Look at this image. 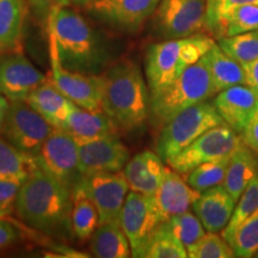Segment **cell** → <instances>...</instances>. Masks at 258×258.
<instances>
[{
	"instance_id": "obj_1",
	"label": "cell",
	"mask_w": 258,
	"mask_h": 258,
	"mask_svg": "<svg viewBox=\"0 0 258 258\" xmlns=\"http://www.w3.org/2000/svg\"><path fill=\"white\" fill-rule=\"evenodd\" d=\"M15 209L24 224L41 233L59 238L73 234L72 191L37 164L19 186Z\"/></svg>"
},
{
	"instance_id": "obj_2",
	"label": "cell",
	"mask_w": 258,
	"mask_h": 258,
	"mask_svg": "<svg viewBox=\"0 0 258 258\" xmlns=\"http://www.w3.org/2000/svg\"><path fill=\"white\" fill-rule=\"evenodd\" d=\"M49 42L63 69L84 74H101L108 54L89 22L69 6H60L48 18Z\"/></svg>"
},
{
	"instance_id": "obj_3",
	"label": "cell",
	"mask_w": 258,
	"mask_h": 258,
	"mask_svg": "<svg viewBox=\"0 0 258 258\" xmlns=\"http://www.w3.org/2000/svg\"><path fill=\"white\" fill-rule=\"evenodd\" d=\"M102 110L117 129L132 132L150 117V90L140 67L131 61L116 63L99 74Z\"/></svg>"
},
{
	"instance_id": "obj_4",
	"label": "cell",
	"mask_w": 258,
	"mask_h": 258,
	"mask_svg": "<svg viewBox=\"0 0 258 258\" xmlns=\"http://www.w3.org/2000/svg\"><path fill=\"white\" fill-rule=\"evenodd\" d=\"M214 44V37L200 32L148 47L145 56V77L150 95L170 85L189 66L201 60Z\"/></svg>"
},
{
	"instance_id": "obj_5",
	"label": "cell",
	"mask_w": 258,
	"mask_h": 258,
	"mask_svg": "<svg viewBox=\"0 0 258 258\" xmlns=\"http://www.w3.org/2000/svg\"><path fill=\"white\" fill-rule=\"evenodd\" d=\"M208 67L203 57L191 64L170 85L150 95V121L161 128L190 106L207 102L215 95Z\"/></svg>"
},
{
	"instance_id": "obj_6",
	"label": "cell",
	"mask_w": 258,
	"mask_h": 258,
	"mask_svg": "<svg viewBox=\"0 0 258 258\" xmlns=\"http://www.w3.org/2000/svg\"><path fill=\"white\" fill-rule=\"evenodd\" d=\"M226 124L213 103L203 102L180 111L161 127L157 153L164 163L172 159L213 127Z\"/></svg>"
},
{
	"instance_id": "obj_7",
	"label": "cell",
	"mask_w": 258,
	"mask_h": 258,
	"mask_svg": "<svg viewBox=\"0 0 258 258\" xmlns=\"http://www.w3.org/2000/svg\"><path fill=\"white\" fill-rule=\"evenodd\" d=\"M35 161L71 191L82 184L84 176L79 167V145L63 129L51 131Z\"/></svg>"
},
{
	"instance_id": "obj_8",
	"label": "cell",
	"mask_w": 258,
	"mask_h": 258,
	"mask_svg": "<svg viewBox=\"0 0 258 258\" xmlns=\"http://www.w3.org/2000/svg\"><path fill=\"white\" fill-rule=\"evenodd\" d=\"M206 0H161L153 28L163 40L189 37L206 30Z\"/></svg>"
},
{
	"instance_id": "obj_9",
	"label": "cell",
	"mask_w": 258,
	"mask_h": 258,
	"mask_svg": "<svg viewBox=\"0 0 258 258\" xmlns=\"http://www.w3.org/2000/svg\"><path fill=\"white\" fill-rule=\"evenodd\" d=\"M53 129L27 101H10L8 115L0 132L10 144L35 158Z\"/></svg>"
},
{
	"instance_id": "obj_10",
	"label": "cell",
	"mask_w": 258,
	"mask_h": 258,
	"mask_svg": "<svg viewBox=\"0 0 258 258\" xmlns=\"http://www.w3.org/2000/svg\"><path fill=\"white\" fill-rule=\"evenodd\" d=\"M164 222L154 196L132 191L125 198L121 212L120 225L127 235L132 257L144 258L153 232Z\"/></svg>"
},
{
	"instance_id": "obj_11",
	"label": "cell",
	"mask_w": 258,
	"mask_h": 258,
	"mask_svg": "<svg viewBox=\"0 0 258 258\" xmlns=\"http://www.w3.org/2000/svg\"><path fill=\"white\" fill-rule=\"evenodd\" d=\"M241 141L227 124L217 125L203 133L166 164L180 175H188L203 163L231 156Z\"/></svg>"
},
{
	"instance_id": "obj_12",
	"label": "cell",
	"mask_w": 258,
	"mask_h": 258,
	"mask_svg": "<svg viewBox=\"0 0 258 258\" xmlns=\"http://www.w3.org/2000/svg\"><path fill=\"white\" fill-rule=\"evenodd\" d=\"M49 55L51 83L56 89L80 108L92 111L102 110L99 74H84L63 69L57 57L55 47L50 42Z\"/></svg>"
},
{
	"instance_id": "obj_13",
	"label": "cell",
	"mask_w": 258,
	"mask_h": 258,
	"mask_svg": "<svg viewBox=\"0 0 258 258\" xmlns=\"http://www.w3.org/2000/svg\"><path fill=\"white\" fill-rule=\"evenodd\" d=\"M82 185L96 205L99 224H120L121 212L129 190L123 171L84 177Z\"/></svg>"
},
{
	"instance_id": "obj_14",
	"label": "cell",
	"mask_w": 258,
	"mask_h": 258,
	"mask_svg": "<svg viewBox=\"0 0 258 258\" xmlns=\"http://www.w3.org/2000/svg\"><path fill=\"white\" fill-rule=\"evenodd\" d=\"M161 0H97L86 6L89 14L109 27L135 32L159 5Z\"/></svg>"
},
{
	"instance_id": "obj_15",
	"label": "cell",
	"mask_w": 258,
	"mask_h": 258,
	"mask_svg": "<svg viewBox=\"0 0 258 258\" xmlns=\"http://www.w3.org/2000/svg\"><path fill=\"white\" fill-rule=\"evenodd\" d=\"M131 154L116 134L79 145V167L84 177L123 171Z\"/></svg>"
},
{
	"instance_id": "obj_16",
	"label": "cell",
	"mask_w": 258,
	"mask_h": 258,
	"mask_svg": "<svg viewBox=\"0 0 258 258\" xmlns=\"http://www.w3.org/2000/svg\"><path fill=\"white\" fill-rule=\"evenodd\" d=\"M47 82L27 57L15 53L0 60V95L9 101H27L29 95Z\"/></svg>"
},
{
	"instance_id": "obj_17",
	"label": "cell",
	"mask_w": 258,
	"mask_h": 258,
	"mask_svg": "<svg viewBox=\"0 0 258 258\" xmlns=\"http://www.w3.org/2000/svg\"><path fill=\"white\" fill-rule=\"evenodd\" d=\"M201 192L191 188L180 177V173L167 165L159 188L154 194V200L164 221L175 215L188 212Z\"/></svg>"
},
{
	"instance_id": "obj_18",
	"label": "cell",
	"mask_w": 258,
	"mask_h": 258,
	"mask_svg": "<svg viewBox=\"0 0 258 258\" xmlns=\"http://www.w3.org/2000/svg\"><path fill=\"white\" fill-rule=\"evenodd\" d=\"M213 104L225 123L241 134L256 111L258 98L246 85H235L219 92Z\"/></svg>"
},
{
	"instance_id": "obj_19",
	"label": "cell",
	"mask_w": 258,
	"mask_h": 258,
	"mask_svg": "<svg viewBox=\"0 0 258 258\" xmlns=\"http://www.w3.org/2000/svg\"><path fill=\"white\" fill-rule=\"evenodd\" d=\"M235 207V200L222 185L201 192L200 198L194 202L192 209L201 220L207 232L222 231L231 220Z\"/></svg>"
},
{
	"instance_id": "obj_20",
	"label": "cell",
	"mask_w": 258,
	"mask_h": 258,
	"mask_svg": "<svg viewBox=\"0 0 258 258\" xmlns=\"http://www.w3.org/2000/svg\"><path fill=\"white\" fill-rule=\"evenodd\" d=\"M165 170L166 166L159 154L144 151L128 160L123 173L132 191L153 196L163 180Z\"/></svg>"
},
{
	"instance_id": "obj_21",
	"label": "cell",
	"mask_w": 258,
	"mask_h": 258,
	"mask_svg": "<svg viewBox=\"0 0 258 258\" xmlns=\"http://www.w3.org/2000/svg\"><path fill=\"white\" fill-rule=\"evenodd\" d=\"M78 145L116 134L117 127L103 110L92 111L74 104L63 127Z\"/></svg>"
},
{
	"instance_id": "obj_22",
	"label": "cell",
	"mask_w": 258,
	"mask_h": 258,
	"mask_svg": "<svg viewBox=\"0 0 258 258\" xmlns=\"http://www.w3.org/2000/svg\"><path fill=\"white\" fill-rule=\"evenodd\" d=\"M27 103L37 111L53 128L61 129L69 117L74 103L71 102L53 83L46 82L35 89Z\"/></svg>"
},
{
	"instance_id": "obj_23",
	"label": "cell",
	"mask_w": 258,
	"mask_h": 258,
	"mask_svg": "<svg viewBox=\"0 0 258 258\" xmlns=\"http://www.w3.org/2000/svg\"><path fill=\"white\" fill-rule=\"evenodd\" d=\"M258 176V157L254 151L247 146L244 141L237 150L231 154L230 164L222 186L238 200L252 180Z\"/></svg>"
},
{
	"instance_id": "obj_24",
	"label": "cell",
	"mask_w": 258,
	"mask_h": 258,
	"mask_svg": "<svg viewBox=\"0 0 258 258\" xmlns=\"http://www.w3.org/2000/svg\"><path fill=\"white\" fill-rule=\"evenodd\" d=\"M203 60L207 64L213 86L217 93L235 85H245V76L241 64L228 56L218 43L209 49L203 56Z\"/></svg>"
},
{
	"instance_id": "obj_25",
	"label": "cell",
	"mask_w": 258,
	"mask_h": 258,
	"mask_svg": "<svg viewBox=\"0 0 258 258\" xmlns=\"http://www.w3.org/2000/svg\"><path fill=\"white\" fill-rule=\"evenodd\" d=\"M25 12V0H0V50L18 53Z\"/></svg>"
},
{
	"instance_id": "obj_26",
	"label": "cell",
	"mask_w": 258,
	"mask_h": 258,
	"mask_svg": "<svg viewBox=\"0 0 258 258\" xmlns=\"http://www.w3.org/2000/svg\"><path fill=\"white\" fill-rule=\"evenodd\" d=\"M90 250L97 258H128L132 256L129 240L120 224L103 222L93 232Z\"/></svg>"
},
{
	"instance_id": "obj_27",
	"label": "cell",
	"mask_w": 258,
	"mask_h": 258,
	"mask_svg": "<svg viewBox=\"0 0 258 258\" xmlns=\"http://www.w3.org/2000/svg\"><path fill=\"white\" fill-rule=\"evenodd\" d=\"M71 224L74 237L80 241L91 239L93 232L99 225V214L96 205L82 184L72 191Z\"/></svg>"
},
{
	"instance_id": "obj_28",
	"label": "cell",
	"mask_w": 258,
	"mask_h": 258,
	"mask_svg": "<svg viewBox=\"0 0 258 258\" xmlns=\"http://www.w3.org/2000/svg\"><path fill=\"white\" fill-rule=\"evenodd\" d=\"M35 166V158L0 138V180L22 184Z\"/></svg>"
},
{
	"instance_id": "obj_29",
	"label": "cell",
	"mask_w": 258,
	"mask_h": 258,
	"mask_svg": "<svg viewBox=\"0 0 258 258\" xmlns=\"http://www.w3.org/2000/svg\"><path fill=\"white\" fill-rule=\"evenodd\" d=\"M188 252L167 221L161 222L154 230L145 251L144 258H186Z\"/></svg>"
},
{
	"instance_id": "obj_30",
	"label": "cell",
	"mask_w": 258,
	"mask_h": 258,
	"mask_svg": "<svg viewBox=\"0 0 258 258\" xmlns=\"http://www.w3.org/2000/svg\"><path fill=\"white\" fill-rule=\"evenodd\" d=\"M230 158L231 156H228L201 164L190 171L185 178L186 182L191 188L200 192L206 191L213 186L221 185L227 172Z\"/></svg>"
},
{
	"instance_id": "obj_31",
	"label": "cell",
	"mask_w": 258,
	"mask_h": 258,
	"mask_svg": "<svg viewBox=\"0 0 258 258\" xmlns=\"http://www.w3.org/2000/svg\"><path fill=\"white\" fill-rule=\"evenodd\" d=\"M218 44L237 62L249 63L258 57V30L221 37L218 40Z\"/></svg>"
},
{
	"instance_id": "obj_32",
	"label": "cell",
	"mask_w": 258,
	"mask_h": 258,
	"mask_svg": "<svg viewBox=\"0 0 258 258\" xmlns=\"http://www.w3.org/2000/svg\"><path fill=\"white\" fill-rule=\"evenodd\" d=\"M230 245L235 257L250 258L258 253V209L238 226Z\"/></svg>"
},
{
	"instance_id": "obj_33",
	"label": "cell",
	"mask_w": 258,
	"mask_h": 258,
	"mask_svg": "<svg viewBox=\"0 0 258 258\" xmlns=\"http://www.w3.org/2000/svg\"><path fill=\"white\" fill-rule=\"evenodd\" d=\"M258 209V176L252 182L247 185L241 196L238 200V205L234 207L233 214L227 226L222 230V238L231 244L232 238L237 231L238 226L243 222L245 219L249 218L253 212Z\"/></svg>"
},
{
	"instance_id": "obj_34",
	"label": "cell",
	"mask_w": 258,
	"mask_h": 258,
	"mask_svg": "<svg viewBox=\"0 0 258 258\" xmlns=\"http://www.w3.org/2000/svg\"><path fill=\"white\" fill-rule=\"evenodd\" d=\"M254 30H258V5L238 6L225 18L220 38Z\"/></svg>"
},
{
	"instance_id": "obj_35",
	"label": "cell",
	"mask_w": 258,
	"mask_h": 258,
	"mask_svg": "<svg viewBox=\"0 0 258 258\" xmlns=\"http://www.w3.org/2000/svg\"><path fill=\"white\" fill-rule=\"evenodd\" d=\"M206 31L219 40L225 18L232 10L243 5H258V0H206Z\"/></svg>"
},
{
	"instance_id": "obj_36",
	"label": "cell",
	"mask_w": 258,
	"mask_h": 258,
	"mask_svg": "<svg viewBox=\"0 0 258 258\" xmlns=\"http://www.w3.org/2000/svg\"><path fill=\"white\" fill-rule=\"evenodd\" d=\"M190 258H232L235 257L233 249L224 238L215 232H208L203 237L186 247Z\"/></svg>"
},
{
	"instance_id": "obj_37",
	"label": "cell",
	"mask_w": 258,
	"mask_h": 258,
	"mask_svg": "<svg viewBox=\"0 0 258 258\" xmlns=\"http://www.w3.org/2000/svg\"><path fill=\"white\" fill-rule=\"evenodd\" d=\"M166 221L173 233L177 235V238L182 241L185 247L196 243L200 238L206 234L205 227L198 215L192 214L189 211L175 215Z\"/></svg>"
},
{
	"instance_id": "obj_38",
	"label": "cell",
	"mask_w": 258,
	"mask_h": 258,
	"mask_svg": "<svg viewBox=\"0 0 258 258\" xmlns=\"http://www.w3.org/2000/svg\"><path fill=\"white\" fill-rule=\"evenodd\" d=\"M32 14L42 22H48L53 10L70 4V0H28Z\"/></svg>"
},
{
	"instance_id": "obj_39",
	"label": "cell",
	"mask_w": 258,
	"mask_h": 258,
	"mask_svg": "<svg viewBox=\"0 0 258 258\" xmlns=\"http://www.w3.org/2000/svg\"><path fill=\"white\" fill-rule=\"evenodd\" d=\"M243 141L258 154V104L256 111L243 131Z\"/></svg>"
},
{
	"instance_id": "obj_40",
	"label": "cell",
	"mask_w": 258,
	"mask_h": 258,
	"mask_svg": "<svg viewBox=\"0 0 258 258\" xmlns=\"http://www.w3.org/2000/svg\"><path fill=\"white\" fill-rule=\"evenodd\" d=\"M21 184L0 180V207H12Z\"/></svg>"
},
{
	"instance_id": "obj_41",
	"label": "cell",
	"mask_w": 258,
	"mask_h": 258,
	"mask_svg": "<svg viewBox=\"0 0 258 258\" xmlns=\"http://www.w3.org/2000/svg\"><path fill=\"white\" fill-rule=\"evenodd\" d=\"M19 233L17 228L14 227L10 222L0 219V250L5 249L17 241Z\"/></svg>"
},
{
	"instance_id": "obj_42",
	"label": "cell",
	"mask_w": 258,
	"mask_h": 258,
	"mask_svg": "<svg viewBox=\"0 0 258 258\" xmlns=\"http://www.w3.org/2000/svg\"><path fill=\"white\" fill-rule=\"evenodd\" d=\"M245 76V85L253 91L258 98V57L249 63L241 64Z\"/></svg>"
},
{
	"instance_id": "obj_43",
	"label": "cell",
	"mask_w": 258,
	"mask_h": 258,
	"mask_svg": "<svg viewBox=\"0 0 258 258\" xmlns=\"http://www.w3.org/2000/svg\"><path fill=\"white\" fill-rule=\"evenodd\" d=\"M10 108V102L6 97L0 95V129H2L3 124H4L6 115H8Z\"/></svg>"
},
{
	"instance_id": "obj_44",
	"label": "cell",
	"mask_w": 258,
	"mask_h": 258,
	"mask_svg": "<svg viewBox=\"0 0 258 258\" xmlns=\"http://www.w3.org/2000/svg\"><path fill=\"white\" fill-rule=\"evenodd\" d=\"M71 3H73V4L76 5H79V6H88L90 4H92V3L97 2V0H70Z\"/></svg>"
},
{
	"instance_id": "obj_45",
	"label": "cell",
	"mask_w": 258,
	"mask_h": 258,
	"mask_svg": "<svg viewBox=\"0 0 258 258\" xmlns=\"http://www.w3.org/2000/svg\"><path fill=\"white\" fill-rule=\"evenodd\" d=\"M14 211V207H0V219L8 217Z\"/></svg>"
},
{
	"instance_id": "obj_46",
	"label": "cell",
	"mask_w": 258,
	"mask_h": 258,
	"mask_svg": "<svg viewBox=\"0 0 258 258\" xmlns=\"http://www.w3.org/2000/svg\"><path fill=\"white\" fill-rule=\"evenodd\" d=\"M256 256H257V257H258V253H257V254H256Z\"/></svg>"
}]
</instances>
